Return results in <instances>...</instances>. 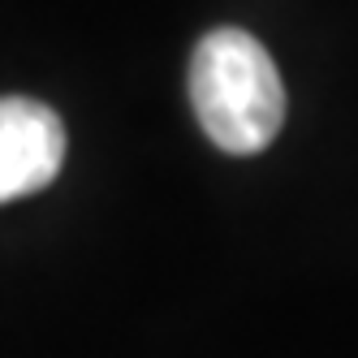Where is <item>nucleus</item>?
<instances>
[{"label":"nucleus","instance_id":"nucleus-1","mask_svg":"<svg viewBox=\"0 0 358 358\" xmlns=\"http://www.w3.org/2000/svg\"><path fill=\"white\" fill-rule=\"evenodd\" d=\"M190 104L208 138L229 156L264 151L285 125V87L268 48L238 31L220 27L203 35L190 57Z\"/></svg>","mask_w":358,"mask_h":358},{"label":"nucleus","instance_id":"nucleus-2","mask_svg":"<svg viewBox=\"0 0 358 358\" xmlns=\"http://www.w3.org/2000/svg\"><path fill=\"white\" fill-rule=\"evenodd\" d=\"M65 160V125L39 99H0V203L52 186Z\"/></svg>","mask_w":358,"mask_h":358}]
</instances>
